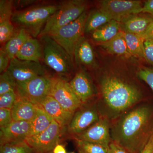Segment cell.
Returning a JSON list of instances; mask_svg holds the SVG:
<instances>
[{
	"label": "cell",
	"instance_id": "cell-14",
	"mask_svg": "<svg viewBox=\"0 0 153 153\" xmlns=\"http://www.w3.org/2000/svg\"><path fill=\"white\" fill-rule=\"evenodd\" d=\"M31 131V122L13 121L8 125L1 128V145L13 142L25 141Z\"/></svg>",
	"mask_w": 153,
	"mask_h": 153
},
{
	"label": "cell",
	"instance_id": "cell-8",
	"mask_svg": "<svg viewBox=\"0 0 153 153\" xmlns=\"http://www.w3.org/2000/svg\"><path fill=\"white\" fill-rule=\"evenodd\" d=\"M63 129L53 120L50 125L41 133L29 137L25 141L36 153H46L53 151L58 144Z\"/></svg>",
	"mask_w": 153,
	"mask_h": 153
},
{
	"label": "cell",
	"instance_id": "cell-40",
	"mask_svg": "<svg viewBox=\"0 0 153 153\" xmlns=\"http://www.w3.org/2000/svg\"><path fill=\"white\" fill-rule=\"evenodd\" d=\"M140 153H153V134Z\"/></svg>",
	"mask_w": 153,
	"mask_h": 153
},
{
	"label": "cell",
	"instance_id": "cell-12",
	"mask_svg": "<svg viewBox=\"0 0 153 153\" xmlns=\"http://www.w3.org/2000/svg\"><path fill=\"white\" fill-rule=\"evenodd\" d=\"M111 122L106 117L102 115L96 122L85 131L74 136V138L97 144L108 148L111 142L110 134Z\"/></svg>",
	"mask_w": 153,
	"mask_h": 153
},
{
	"label": "cell",
	"instance_id": "cell-25",
	"mask_svg": "<svg viewBox=\"0 0 153 153\" xmlns=\"http://www.w3.org/2000/svg\"><path fill=\"white\" fill-rule=\"evenodd\" d=\"M53 120L43 108L40 105L37 104L36 116L31 122V131L29 137L36 135L44 131Z\"/></svg>",
	"mask_w": 153,
	"mask_h": 153
},
{
	"label": "cell",
	"instance_id": "cell-38",
	"mask_svg": "<svg viewBox=\"0 0 153 153\" xmlns=\"http://www.w3.org/2000/svg\"><path fill=\"white\" fill-rule=\"evenodd\" d=\"M144 41H153V20L148 26L145 33L140 36Z\"/></svg>",
	"mask_w": 153,
	"mask_h": 153
},
{
	"label": "cell",
	"instance_id": "cell-37",
	"mask_svg": "<svg viewBox=\"0 0 153 153\" xmlns=\"http://www.w3.org/2000/svg\"><path fill=\"white\" fill-rule=\"evenodd\" d=\"M107 153H131L123 147L111 141L108 148Z\"/></svg>",
	"mask_w": 153,
	"mask_h": 153
},
{
	"label": "cell",
	"instance_id": "cell-11",
	"mask_svg": "<svg viewBox=\"0 0 153 153\" xmlns=\"http://www.w3.org/2000/svg\"><path fill=\"white\" fill-rule=\"evenodd\" d=\"M7 71L16 84L23 83L40 76L46 75L40 62L11 59Z\"/></svg>",
	"mask_w": 153,
	"mask_h": 153
},
{
	"label": "cell",
	"instance_id": "cell-43",
	"mask_svg": "<svg viewBox=\"0 0 153 153\" xmlns=\"http://www.w3.org/2000/svg\"><path fill=\"white\" fill-rule=\"evenodd\" d=\"M74 153V152H71V153Z\"/></svg>",
	"mask_w": 153,
	"mask_h": 153
},
{
	"label": "cell",
	"instance_id": "cell-35",
	"mask_svg": "<svg viewBox=\"0 0 153 153\" xmlns=\"http://www.w3.org/2000/svg\"><path fill=\"white\" fill-rule=\"evenodd\" d=\"M144 59L153 66V41H147L144 42Z\"/></svg>",
	"mask_w": 153,
	"mask_h": 153
},
{
	"label": "cell",
	"instance_id": "cell-27",
	"mask_svg": "<svg viewBox=\"0 0 153 153\" xmlns=\"http://www.w3.org/2000/svg\"><path fill=\"white\" fill-rule=\"evenodd\" d=\"M33 149L26 141L13 142L1 145L0 153H33Z\"/></svg>",
	"mask_w": 153,
	"mask_h": 153
},
{
	"label": "cell",
	"instance_id": "cell-4",
	"mask_svg": "<svg viewBox=\"0 0 153 153\" xmlns=\"http://www.w3.org/2000/svg\"><path fill=\"white\" fill-rule=\"evenodd\" d=\"M43 59L47 66L61 76H67L73 71V59L63 47L50 36H41Z\"/></svg>",
	"mask_w": 153,
	"mask_h": 153
},
{
	"label": "cell",
	"instance_id": "cell-22",
	"mask_svg": "<svg viewBox=\"0 0 153 153\" xmlns=\"http://www.w3.org/2000/svg\"><path fill=\"white\" fill-rule=\"evenodd\" d=\"M121 31L120 23L112 20L100 27L92 33V38L100 43L111 40Z\"/></svg>",
	"mask_w": 153,
	"mask_h": 153
},
{
	"label": "cell",
	"instance_id": "cell-24",
	"mask_svg": "<svg viewBox=\"0 0 153 153\" xmlns=\"http://www.w3.org/2000/svg\"><path fill=\"white\" fill-rule=\"evenodd\" d=\"M111 20L112 19L109 15L101 9L92 10L88 15L85 21L84 33H92Z\"/></svg>",
	"mask_w": 153,
	"mask_h": 153
},
{
	"label": "cell",
	"instance_id": "cell-19",
	"mask_svg": "<svg viewBox=\"0 0 153 153\" xmlns=\"http://www.w3.org/2000/svg\"><path fill=\"white\" fill-rule=\"evenodd\" d=\"M74 59L78 65L87 67L94 65L95 59L93 48L84 36H82L75 45Z\"/></svg>",
	"mask_w": 153,
	"mask_h": 153
},
{
	"label": "cell",
	"instance_id": "cell-30",
	"mask_svg": "<svg viewBox=\"0 0 153 153\" xmlns=\"http://www.w3.org/2000/svg\"><path fill=\"white\" fill-rule=\"evenodd\" d=\"M14 2L12 0L0 1V22L11 20L14 12Z\"/></svg>",
	"mask_w": 153,
	"mask_h": 153
},
{
	"label": "cell",
	"instance_id": "cell-26",
	"mask_svg": "<svg viewBox=\"0 0 153 153\" xmlns=\"http://www.w3.org/2000/svg\"><path fill=\"white\" fill-rule=\"evenodd\" d=\"M124 33L127 46L132 56L144 59V41L141 37L131 33Z\"/></svg>",
	"mask_w": 153,
	"mask_h": 153
},
{
	"label": "cell",
	"instance_id": "cell-7",
	"mask_svg": "<svg viewBox=\"0 0 153 153\" xmlns=\"http://www.w3.org/2000/svg\"><path fill=\"white\" fill-rule=\"evenodd\" d=\"M54 77L48 75L37 76L23 83L17 84L16 91L35 104L49 95Z\"/></svg>",
	"mask_w": 153,
	"mask_h": 153
},
{
	"label": "cell",
	"instance_id": "cell-3",
	"mask_svg": "<svg viewBox=\"0 0 153 153\" xmlns=\"http://www.w3.org/2000/svg\"><path fill=\"white\" fill-rule=\"evenodd\" d=\"M60 6V4L43 5L15 11L11 21L36 38L40 36L48 19Z\"/></svg>",
	"mask_w": 153,
	"mask_h": 153
},
{
	"label": "cell",
	"instance_id": "cell-33",
	"mask_svg": "<svg viewBox=\"0 0 153 153\" xmlns=\"http://www.w3.org/2000/svg\"><path fill=\"white\" fill-rule=\"evenodd\" d=\"M137 74L140 79L144 81L149 85L153 92V68H140Z\"/></svg>",
	"mask_w": 153,
	"mask_h": 153
},
{
	"label": "cell",
	"instance_id": "cell-15",
	"mask_svg": "<svg viewBox=\"0 0 153 153\" xmlns=\"http://www.w3.org/2000/svg\"><path fill=\"white\" fill-rule=\"evenodd\" d=\"M38 104L63 129L68 126L74 113L64 109L57 100L49 95L42 100Z\"/></svg>",
	"mask_w": 153,
	"mask_h": 153
},
{
	"label": "cell",
	"instance_id": "cell-32",
	"mask_svg": "<svg viewBox=\"0 0 153 153\" xmlns=\"http://www.w3.org/2000/svg\"><path fill=\"white\" fill-rule=\"evenodd\" d=\"M17 97L16 90H11L0 95V108L12 110L16 101Z\"/></svg>",
	"mask_w": 153,
	"mask_h": 153
},
{
	"label": "cell",
	"instance_id": "cell-6",
	"mask_svg": "<svg viewBox=\"0 0 153 153\" xmlns=\"http://www.w3.org/2000/svg\"><path fill=\"white\" fill-rule=\"evenodd\" d=\"M87 16V12L85 11L74 22L60 28L56 33L49 36L63 47L73 59L75 45L84 33Z\"/></svg>",
	"mask_w": 153,
	"mask_h": 153
},
{
	"label": "cell",
	"instance_id": "cell-9",
	"mask_svg": "<svg viewBox=\"0 0 153 153\" xmlns=\"http://www.w3.org/2000/svg\"><path fill=\"white\" fill-rule=\"evenodd\" d=\"M99 4L100 9L120 23L131 15L141 13L143 7L141 1L136 0H102Z\"/></svg>",
	"mask_w": 153,
	"mask_h": 153
},
{
	"label": "cell",
	"instance_id": "cell-16",
	"mask_svg": "<svg viewBox=\"0 0 153 153\" xmlns=\"http://www.w3.org/2000/svg\"><path fill=\"white\" fill-rule=\"evenodd\" d=\"M153 20V17L149 14L131 15L120 22L121 31L141 36Z\"/></svg>",
	"mask_w": 153,
	"mask_h": 153
},
{
	"label": "cell",
	"instance_id": "cell-28",
	"mask_svg": "<svg viewBox=\"0 0 153 153\" xmlns=\"http://www.w3.org/2000/svg\"><path fill=\"white\" fill-rule=\"evenodd\" d=\"M78 153H107L108 148L97 144L75 139Z\"/></svg>",
	"mask_w": 153,
	"mask_h": 153
},
{
	"label": "cell",
	"instance_id": "cell-10",
	"mask_svg": "<svg viewBox=\"0 0 153 153\" xmlns=\"http://www.w3.org/2000/svg\"><path fill=\"white\" fill-rule=\"evenodd\" d=\"M49 96L64 108L74 113L83 105L72 90L69 82L60 77H54Z\"/></svg>",
	"mask_w": 153,
	"mask_h": 153
},
{
	"label": "cell",
	"instance_id": "cell-5",
	"mask_svg": "<svg viewBox=\"0 0 153 153\" xmlns=\"http://www.w3.org/2000/svg\"><path fill=\"white\" fill-rule=\"evenodd\" d=\"M86 2L81 0L66 1L49 18L40 33V37L51 36L60 28L74 22L85 11Z\"/></svg>",
	"mask_w": 153,
	"mask_h": 153
},
{
	"label": "cell",
	"instance_id": "cell-23",
	"mask_svg": "<svg viewBox=\"0 0 153 153\" xmlns=\"http://www.w3.org/2000/svg\"><path fill=\"white\" fill-rule=\"evenodd\" d=\"M31 37L32 36L26 30L20 28L16 30L13 37L5 44L3 49L10 59H13L16 57L23 44Z\"/></svg>",
	"mask_w": 153,
	"mask_h": 153
},
{
	"label": "cell",
	"instance_id": "cell-21",
	"mask_svg": "<svg viewBox=\"0 0 153 153\" xmlns=\"http://www.w3.org/2000/svg\"><path fill=\"white\" fill-rule=\"evenodd\" d=\"M100 45L107 52L112 55H123L127 57L132 56L127 46L123 31H120L111 40L100 43Z\"/></svg>",
	"mask_w": 153,
	"mask_h": 153
},
{
	"label": "cell",
	"instance_id": "cell-13",
	"mask_svg": "<svg viewBox=\"0 0 153 153\" xmlns=\"http://www.w3.org/2000/svg\"><path fill=\"white\" fill-rule=\"evenodd\" d=\"M95 105L83 107L74 112L67 128L69 133L74 136L82 132L98 121L101 117Z\"/></svg>",
	"mask_w": 153,
	"mask_h": 153
},
{
	"label": "cell",
	"instance_id": "cell-36",
	"mask_svg": "<svg viewBox=\"0 0 153 153\" xmlns=\"http://www.w3.org/2000/svg\"><path fill=\"white\" fill-rule=\"evenodd\" d=\"M11 59L5 51L2 49L0 50V72L1 74L7 71L10 65Z\"/></svg>",
	"mask_w": 153,
	"mask_h": 153
},
{
	"label": "cell",
	"instance_id": "cell-34",
	"mask_svg": "<svg viewBox=\"0 0 153 153\" xmlns=\"http://www.w3.org/2000/svg\"><path fill=\"white\" fill-rule=\"evenodd\" d=\"M13 121L11 109L0 108V128L8 125Z\"/></svg>",
	"mask_w": 153,
	"mask_h": 153
},
{
	"label": "cell",
	"instance_id": "cell-2",
	"mask_svg": "<svg viewBox=\"0 0 153 153\" xmlns=\"http://www.w3.org/2000/svg\"><path fill=\"white\" fill-rule=\"evenodd\" d=\"M100 86L105 106L113 120L143 99L142 94L136 85L116 76H103Z\"/></svg>",
	"mask_w": 153,
	"mask_h": 153
},
{
	"label": "cell",
	"instance_id": "cell-20",
	"mask_svg": "<svg viewBox=\"0 0 153 153\" xmlns=\"http://www.w3.org/2000/svg\"><path fill=\"white\" fill-rule=\"evenodd\" d=\"M16 57L22 60L40 62L43 59V48L41 41L30 37L23 44Z\"/></svg>",
	"mask_w": 153,
	"mask_h": 153
},
{
	"label": "cell",
	"instance_id": "cell-31",
	"mask_svg": "<svg viewBox=\"0 0 153 153\" xmlns=\"http://www.w3.org/2000/svg\"><path fill=\"white\" fill-rule=\"evenodd\" d=\"M16 84L7 71L0 75V95L16 90Z\"/></svg>",
	"mask_w": 153,
	"mask_h": 153
},
{
	"label": "cell",
	"instance_id": "cell-17",
	"mask_svg": "<svg viewBox=\"0 0 153 153\" xmlns=\"http://www.w3.org/2000/svg\"><path fill=\"white\" fill-rule=\"evenodd\" d=\"M17 95L16 101L11 110L13 120L32 121L37 112V104L18 94Z\"/></svg>",
	"mask_w": 153,
	"mask_h": 153
},
{
	"label": "cell",
	"instance_id": "cell-42",
	"mask_svg": "<svg viewBox=\"0 0 153 153\" xmlns=\"http://www.w3.org/2000/svg\"><path fill=\"white\" fill-rule=\"evenodd\" d=\"M53 153H66V152L63 145L58 144L53 149Z\"/></svg>",
	"mask_w": 153,
	"mask_h": 153
},
{
	"label": "cell",
	"instance_id": "cell-1",
	"mask_svg": "<svg viewBox=\"0 0 153 153\" xmlns=\"http://www.w3.org/2000/svg\"><path fill=\"white\" fill-rule=\"evenodd\" d=\"M111 124V141L131 153H140L153 134V108L137 104Z\"/></svg>",
	"mask_w": 153,
	"mask_h": 153
},
{
	"label": "cell",
	"instance_id": "cell-29",
	"mask_svg": "<svg viewBox=\"0 0 153 153\" xmlns=\"http://www.w3.org/2000/svg\"><path fill=\"white\" fill-rule=\"evenodd\" d=\"M11 20L0 22V42L5 44L16 32Z\"/></svg>",
	"mask_w": 153,
	"mask_h": 153
},
{
	"label": "cell",
	"instance_id": "cell-18",
	"mask_svg": "<svg viewBox=\"0 0 153 153\" xmlns=\"http://www.w3.org/2000/svg\"><path fill=\"white\" fill-rule=\"evenodd\" d=\"M69 84L83 104L86 103L93 95V88L90 80L87 75L82 71L76 73Z\"/></svg>",
	"mask_w": 153,
	"mask_h": 153
},
{
	"label": "cell",
	"instance_id": "cell-39",
	"mask_svg": "<svg viewBox=\"0 0 153 153\" xmlns=\"http://www.w3.org/2000/svg\"><path fill=\"white\" fill-rule=\"evenodd\" d=\"M141 13L149 14L153 17V0H148L145 2Z\"/></svg>",
	"mask_w": 153,
	"mask_h": 153
},
{
	"label": "cell",
	"instance_id": "cell-41",
	"mask_svg": "<svg viewBox=\"0 0 153 153\" xmlns=\"http://www.w3.org/2000/svg\"><path fill=\"white\" fill-rule=\"evenodd\" d=\"M36 1H15V3H16V4H14V7L17 6L18 7H20L21 8L23 7H25L26 6H29V5L31 4H33L34 2H36Z\"/></svg>",
	"mask_w": 153,
	"mask_h": 153
}]
</instances>
